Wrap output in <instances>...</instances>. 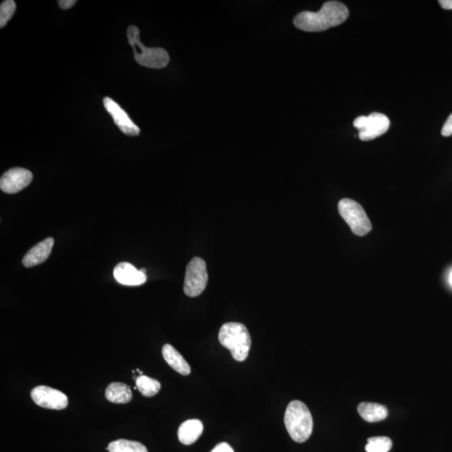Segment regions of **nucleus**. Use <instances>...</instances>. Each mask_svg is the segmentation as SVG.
<instances>
[{"label":"nucleus","mask_w":452,"mask_h":452,"mask_svg":"<svg viewBox=\"0 0 452 452\" xmlns=\"http://www.w3.org/2000/svg\"><path fill=\"white\" fill-rule=\"evenodd\" d=\"M441 135L444 137H450L452 135V114L446 119L443 128L441 129Z\"/></svg>","instance_id":"21"},{"label":"nucleus","mask_w":452,"mask_h":452,"mask_svg":"<svg viewBox=\"0 0 452 452\" xmlns=\"http://www.w3.org/2000/svg\"><path fill=\"white\" fill-rule=\"evenodd\" d=\"M392 447V441L389 437L376 436L368 439L365 446L367 452H388Z\"/></svg>","instance_id":"19"},{"label":"nucleus","mask_w":452,"mask_h":452,"mask_svg":"<svg viewBox=\"0 0 452 452\" xmlns=\"http://www.w3.org/2000/svg\"><path fill=\"white\" fill-rule=\"evenodd\" d=\"M219 341L229 349L236 361H245L248 357L251 346V338L248 329L240 323H227L222 326L219 333Z\"/></svg>","instance_id":"3"},{"label":"nucleus","mask_w":452,"mask_h":452,"mask_svg":"<svg viewBox=\"0 0 452 452\" xmlns=\"http://www.w3.org/2000/svg\"><path fill=\"white\" fill-rule=\"evenodd\" d=\"M284 422L289 435L298 443H304L309 440L313 432V417L307 405L299 400L289 403Z\"/></svg>","instance_id":"2"},{"label":"nucleus","mask_w":452,"mask_h":452,"mask_svg":"<svg viewBox=\"0 0 452 452\" xmlns=\"http://www.w3.org/2000/svg\"><path fill=\"white\" fill-rule=\"evenodd\" d=\"M105 395L109 402L115 404H127L133 398L131 388L121 382H114L107 386Z\"/></svg>","instance_id":"15"},{"label":"nucleus","mask_w":452,"mask_h":452,"mask_svg":"<svg viewBox=\"0 0 452 452\" xmlns=\"http://www.w3.org/2000/svg\"><path fill=\"white\" fill-rule=\"evenodd\" d=\"M104 104L105 109L113 118L114 123L121 131L128 136H138L140 128L129 118L127 113L115 101L110 97H104Z\"/></svg>","instance_id":"10"},{"label":"nucleus","mask_w":452,"mask_h":452,"mask_svg":"<svg viewBox=\"0 0 452 452\" xmlns=\"http://www.w3.org/2000/svg\"><path fill=\"white\" fill-rule=\"evenodd\" d=\"M76 3V0H59L58 1L59 6L64 11L71 9Z\"/></svg>","instance_id":"23"},{"label":"nucleus","mask_w":452,"mask_h":452,"mask_svg":"<svg viewBox=\"0 0 452 452\" xmlns=\"http://www.w3.org/2000/svg\"><path fill=\"white\" fill-rule=\"evenodd\" d=\"M348 9L341 2L328 1L318 12L304 11L293 20L294 26L306 32H321L338 26L346 21Z\"/></svg>","instance_id":"1"},{"label":"nucleus","mask_w":452,"mask_h":452,"mask_svg":"<svg viewBox=\"0 0 452 452\" xmlns=\"http://www.w3.org/2000/svg\"><path fill=\"white\" fill-rule=\"evenodd\" d=\"M33 175L23 167H13L4 173L0 180V189L6 194H16L31 183Z\"/></svg>","instance_id":"9"},{"label":"nucleus","mask_w":452,"mask_h":452,"mask_svg":"<svg viewBox=\"0 0 452 452\" xmlns=\"http://www.w3.org/2000/svg\"><path fill=\"white\" fill-rule=\"evenodd\" d=\"M116 281L125 286H140L145 283L147 276L134 265L128 263H121L116 265L114 271Z\"/></svg>","instance_id":"11"},{"label":"nucleus","mask_w":452,"mask_h":452,"mask_svg":"<svg viewBox=\"0 0 452 452\" xmlns=\"http://www.w3.org/2000/svg\"><path fill=\"white\" fill-rule=\"evenodd\" d=\"M358 414L368 422H378L383 421L388 417V409L384 405L371 403L362 402L358 407Z\"/></svg>","instance_id":"16"},{"label":"nucleus","mask_w":452,"mask_h":452,"mask_svg":"<svg viewBox=\"0 0 452 452\" xmlns=\"http://www.w3.org/2000/svg\"><path fill=\"white\" fill-rule=\"evenodd\" d=\"M338 209L353 234L363 236L371 231L372 224L360 204L351 199H343L338 202Z\"/></svg>","instance_id":"5"},{"label":"nucleus","mask_w":452,"mask_h":452,"mask_svg":"<svg viewBox=\"0 0 452 452\" xmlns=\"http://www.w3.org/2000/svg\"><path fill=\"white\" fill-rule=\"evenodd\" d=\"M162 357L172 369L178 372L182 375H189L191 372L190 366L183 356L170 346L165 344L162 349Z\"/></svg>","instance_id":"14"},{"label":"nucleus","mask_w":452,"mask_h":452,"mask_svg":"<svg viewBox=\"0 0 452 452\" xmlns=\"http://www.w3.org/2000/svg\"><path fill=\"white\" fill-rule=\"evenodd\" d=\"M390 126L388 116L380 113L358 116L353 121V127L358 130V138L362 141H370L381 136L388 131Z\"/></svg>","instance_id":"7"},{"label":"nucleus","mask_w":452,"mask_h":452,"mask_svg":"<svg viewBox=\"0 0 452 452\" xmlns=\"http://www.w3.org/2000/svg\"><path fill=\"white\" fill-rule=\"evenodd\" d=\"M107 450L110 452H148L146 446L140 442L124 439L111 442Z\"/></svg>","instance_id":"18"},{"label":"nucleus","mask_w":452,"mask_h":452,"mask_svg":"<svg viewBox=\"0 0 452 452\" xmlns=\"http://www.w3.org/2000/svg\"><path fill=\"white\" fill-rule=\"evenodd\" d=\"M136 387L139 392L145 397H153L160 392L161 389L160 382L143 375L137 377Z\"/></svg>","instance_id":"17"},{"label":"nucleus","mask_w":452,"mask_h":452,"mask_svg":"<svg viewBox=\"0 0 452 452\" xmlns=\"http://www.w3.org/2000/svg\"><path fill=\"white\" fill-rule=\"evenodd\" d=\"M16 9V4L13 0H6L1 4V6H0V27L3 28L6 26L7 22L15 13Z\"/></svg>","instance_id":"20"},{"label":"nucleus","mask_w":452,"mask_h":452,"mask_svg":"<svg viewBox=\"0 0 452 452\" xmlns=\"http://www.w3.org/2000/svg\"><path fill=\"white\" fill-rule=\"evenodd\" d=\"M208 272L206 263L202 258H194L186 268L184 291L190 297H198L206 288Z\"/></svg>","instance_id":"6"},{"label":"nucleus","mask_w":452,"mask_h":452,"mask_svg":"<svg viewBox=\"0 0 452 452\" xmlns=\"http://www.w3.org/2000/svg\"><path fill=\"white\" fill-rule=\"evenodd\" d=\"M55 241L51 237L46 238L28 251L22 260L23 265L27 268H34L45 262L53 250Z\"/></svg>","instance_id":"12"},{"label":"nucleus","mask_w":452,"mask_h":452,"mask_svg":"<svg viewBox=\"0 0 452 452\" xmlns=\"http://www.w3.org/2000/svg\"><path fill=\"white\" fill-rule=\"evenodd\" d=\"M440 6L447 11L452 9V0H440Z\"/></svg>","instance_id":"24"},{"label":"nucleus","mask_w":452,"mask_h":452,"mask_svg":"<svg viewBox=\"0 0 452 452\" xmlns=\"http://www.w3.org/2000/svg\"><path fill=\"white\" fill-rule=\"evenodd\" d=\"M128 43L133 50L135 60L140 66L153 68H165L170 63V55L165 49L148 48L140 40L138 27L130 26L127 31Z\"/></svg>","instance_id":"4"},{"label":"nucleus","mask_w":452,"mask_h":452,"mask_svg":"<svg viewBox=\"0 0 452 452\" xmlns=\"http://www.w3.org/2000/svg\"><path fill=\"white\" fill-rule=\"evenodd\" d=\"M140 271H141L143 273H145L146 274L147 270L145 268H142V269H140Z\"/></svg>","instance_id":"26"},{"label":"nucleus","mask_w":452,"mask_h":452,"mask_svg":"<svg viewBox=\"0 0 452 452\" xmlns=\"http://www.w3.org/2000/svg\"><path fill=\"white\" fill-rule=\"evenodd\" d=\"M211 452H235L234 450L232 449V447L226 443V442H222V443L218 444Z\"/></svg>","instance_id":"22"},{"label":"nucleus","mask_w":452,"mask_h":452,"mask_svg":"<svg viewBox=\"0 0 452 452\" xmlns=\"http://www.w3.org/2000/svg\"><path fill=\"white\" fill-rule=\"evenodd\" d=\"M203 431V423L199 419H189L182 424L179 428V440L184 445L194 444L202 435Z\"/></svg>","instance_id":"13"},{"label":"nucleus","mask_w":452,"mask_h":452,"mask_svg":"<svg viewBox=\"0 0 452 452\" xmlns=\"http://www.w3.org/2000/svg\"><path fill=\"white\" fill-rule=\"evenodd\" d=\"M449 282H450L451 285L452 286V272L450 274Z\"/></svg>","instance_id":"25"},{"label":"nucleus","mask_w":452,"mask_h":452,"mask_svg":"<svg viewBox=\"0 0 452 452\" xmlns=\"http://www.w3.org/2000/svg\"><path fill=\"white\" fill-rule=\"evenodd\" d=\"M31 398L39 407L50 409H63L68 405L66 395L50 387L37 386L31 391Z\"/></svg>","instance_id":"8"}]
</instances>
